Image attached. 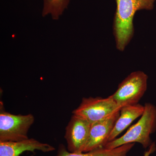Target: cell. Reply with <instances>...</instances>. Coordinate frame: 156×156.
<instances>
[{
  "mask_svg": "<svg viewBox=\"0 0 156 156\" xmlns=\"http://www.w3.org/2000/svg\"><path fill=\"white\" fill-rule=\"evenodd\" d=\"M116 9L113 23V32L116 48L123 52L134 34V18L137 11H151L156 0H115Z\"/></svg>",
  "mask_w": 156,
  "mask_h": 156,
  "instance_id": "obj_1",
  "label": "cell"
},
{
  "mask_svg": "<svg viewBox=\"0 0 156 156\" xmlns=\"http://www.w3.org/2000/svg\"><path fill=\"white\" fill-rule=\"evenodd\" d=\"M139 121L128 129L123 136L106 143L103 147L113 149L124 144L138 143L146 148L152 144L150 135L156 130V107L146 103Z\"/></svg>",
  "mask_w": 156,
  "mask_h": 156,
  "instance_id": "obj_2",
  "label": "cell"
},
{
  "mask_svg": "<svg viewBox=\"0 0 156 156\" xmlns=\"http://www.w3.org/2000/svg\"><path fill=\"white\" fill-rule=\"evenodd\" d=\"M34 122L30 114L14 115L6 111L0 102V141H18L28 139L29 130Z\"/></svg>",
  "mask_w": 156,
  "mask_h": 156,
  "instance_id": "obj_3",
  "label": "cell"
},
{
  "mask_svg": "<svg viewBox=\"0 0 156 156\" xmlns=\"http://www.w3.org/2000/svg\"><path fill=\"white\" fill-rule=\"evenodd\" d=\"M148 78L141 71L131 73L119 84L111 96L122 108L138 104L147 89Z\"/></svg>",
  "mask_w": 156,
  "mask_h": 156,
  "instance_id": "obj_4",
  "label": "cell"
},
{
  "mask_svg": "<svg viewBox=\"0 0 156 156\" xmlns=\"http://www.w3.org/2000/svg\"><path fill=\"white\" fill-rule=\"evenodd\" d=\"M122 108L111 96L107 98H83L80 104L73 112V114L92 124L105 119L120 111Z\"/></svg>",
  "mask_w": 156,
  "mask_h": 156,
  "instance_id": "obj_5",
  "label": "cell"
},
{
  "mask_svg": "<svg viewBox=\"0 0 156 156\" xmlns=\"http://www.w3.org/2000/svg\"><path fill=\"white\" fill-rule=\"evenodd\" d=\"M91 124L82 117L73 114L66 129L65 138L70 152H83Z\"/></svg>",
  "mask_w": 156,
  "mask_h": 156,
  "instance_id": "obj_6",
  "label": "cell"
},
{
  "mask_svg": "<svg viewBox=\"0 0 156 156\" xmlns=\"http://www.w3.org/2000/svg\"><path fill=\"white\" fill-rule=\"evenodd\" d=\"M119 115L120 111H119L105 119L91 124L83 152L103 147Z\"/></svg>",
  "mask_w": 156,
  "mask_h": 156,
  "instance_id": "obj_7",
  "label": "cell"
},
{
  "mask_svg": "<svg viewBox=\"0 0 156 156\" xmlns=\"http://www.w3.org/2000/svg\"><path fill=\"white\" fill-rule=\"evenodd\" d=\"M55 149L53 146L40 142L34 138L18 141H0V156H19L27 151L32 152L35 151L50 152Z\"/></svg>",
  "mask_w": 156,
  "mask_h": 156,
  "instance_id": "obj_8",
  "label": "cell"
},
{
  "mask_svg": "<svg viewBox=\"0 0 156 156\" xmlns=\"http://www.w3.org/2000/svg\"><path fill=\"white\" fill-rule=\"evenodd\" d=\"M144 110V106L139 103L123 107L120 110L119 116L108 137L106 143L116 139L132 122L142 115Z\"/></svg>",
  "mask_w": 156,
  "mask_h": 156,
  "instance_id": "obj_9",
  "label": "cell"
},
{
  "mask_svg": "<svg viewBox=\"0 0 156 156\" xmlns=\"http://www.w3.org/2000/svg\"><path fill=\"white\" fill-rule=\"evenodd\" d=\"M134 144L135 143L128 144L113 149L102 147L80 153L70 152L61 144L58 147L56 156H128V153L134 147Z\"/></svg>",
  "mask_w": 156,
  "mask_h": 156,
  "instance_id": "obj_10",
  "label": "cell"
},
{
  "mask_svg": "<svg viewBox=\"0 0 156 156\" xmlns=\"http://www.w3.org/2000/svg\"><path fill=\"white\" fill-rule=\"evenodd\" d=\"M70 0H43V17L51 15L53 19L58 20L67 9Z\"/></svg>",
  "mask_w": 156,
  "mask_h": 156,
  "instance_id": "obj_11",
  "label": "cell"
},
{
  "mask_svg": "<svg viewBox=\"0 0 156 156\" xmlns=\"http://www.w3.org/2000/svg\"><path fill=\"white\" fill-rule=\"evenodd\" d=\"M156 150V146L154 142L152 143L151 145L149 147L148 149L144 153L143 156H150L152 154L154 153Z\"/></svg>",
  "mask_w": 156,
  "mask_h": 156,
  "instance_id": "obj_12",
  "label": "cell"
}]
</instances>
